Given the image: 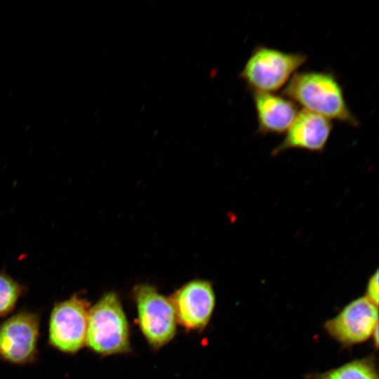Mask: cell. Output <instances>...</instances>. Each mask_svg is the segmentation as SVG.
I'll return each mask as SVG.
<instances>
[{
	"instance_id": "cell-9",
	"label": "cell",
	"mask_w": 379,
	"mask_h": 379,
	"mask_svg": "<svg viewBox=\"0 0 379 379\" xmlns=\"http://www.w3.org/2000/svg\"><path fill=\"white\" fill-rule=\"evenodd\" d=\"M331 129V120L303 109L298 112L284 140L272 151V154L277 155L290 149L321 152L326 147Z\"/></svg>"
},
{
	"instance_id": "cell-5",
	"label": "cell",
	"mask_w": 379,
	"mask_h": 379,
	"mask_svg": "<svg viewBox=\"0 0 379 379\" xmlns=\"http://www.w3.org/2000/svg\"><path fill=\"white\" fill-rule=\"evenodd\" d=\"M88 301L75 293L56 303L51 313L48 339L58 350L74 354L86 345Z\"/></svg>"
},
{
	"instance_id": "cell-10",
	"label": "cell",
	"mask_w": 379,
	"mask_h": 379,
	"mask_svg": "<svg viewBox=\"0 0 379 379\" xmlns=\"http://www.w3.org/2000/svg\"><path fill=\"white\" fill-rule=\"evenodd\" d=\"M253 100L261 134L286 132L298 113L294 102L272 93L253 91Z\"/></svg>"
},
{
	"instance_id": "cell-13",
	"label": "cell",
	"mask_w": 379,
	"mask_h": 379,
	"mask_svg": "<svg viewBox=\"0 0 379 379\" xmlns=\"http://www.w3.org/2000/svg\"><path fill=\"white\" fill-rule=\"evenodd\" d=\"M366 295L372 303L378 306V270L371 277L366 287Z\"/></svg>"
},
{
	"instance_id": "cell-4",
	"label": "cell",
	"mask_w": 379,
	"mask_h": 379,
	"mask_svg": "<svg viewBox=\"0 0 379 379\" xmlns=\"http://www.w3.org/2000/svg\"><path fill=\"white\" fill-rule=\"evenodd\" d=\"M140 329L155 349L175 336L177 320L172 301L149 284H138L133 290Z\"/></svg>"
},
{
	"instance_id": "cell-12",
	"label": "cell",
	"mask_w": 379,
	"mask_h": 379,
	"mask_svg": "<svg viewBox=\"0 0 379 379\" xmlns=\"http://www.w3.org/2000/svg\"><path fill=\"white\" fill-rule=\"evenodd\" d=\"M23 291V286L10 275L0 273V317L13 310Z\"/></svg>"
},
{
	"instance_id": "cell-6",
	"label": "cell",
	"mask_w": 379,
	"mask_h": 379,
	"mask_svg": "<svg viewBox=\"0 0 379 379\" xmlns=\"http://www.w3.org/2000/svg\"><path fill=\"white\" fill-rule=\"evenodd\" d=\"M39 317L30 312H18L0 326V356L6 361L24 364L36 355Z\"/></svg>"
},
{
	"instance_id": "cell-8",
	"label": "cell",
	"mask_w": 379,
	"mask_h": 379,
	"mask_svg": "<svg viewBox=\"0 0 379 379\" xmlns=\"http://www.w3.org/2000/svg\"><path fill=\"white\" fill-rule=\"evenodd\" d=\"M177 323L187 331H201L208 324L215 305L212 284L192 280L182 286L170 298Z\"/></svg>"
},
{
	"instance_id": "cell-11",
	"label": "cell",
	"mask_w": 379,
	"mask_h": 379,
	"mask_svg": "<svg viewBox=\"0 0 379 379\" xmlns=\"http://www.w3.org/2000/svg\"><path fill=\"white\" fill-rule=\"evenodd\" d=\"M314 379H378L373 359H363L314 376Z\"/></svg>"
},
{
	"instance_id": "cell-7",
	"label": "cell",
	"mask_w": 379,
	"mask_h": 379,
	"mask_svg": "<svg viewBox=\"0 0 379 379\" xmlns=\"http://www.w3.org/2000/svg\"><path fill=\"white\" fill-rule=\"evenodd\" d=\"M378 306L366 297L347 305L340 313L328 320L324 328L328 334L344 345H352L368 340L378 324Z\"/></svg>"
},
{
	"instance_id": "cell-1",
	"label": "cell",
	"mask_w": 379,
	"mask_h": 379,
	"mask_svg": "<svg viewBox=\"0 0 379 379\" xmlns=\"http://www.w3.org/2000/svg\"><path fill=\"white\" fill-rule=\"evenodd\" d=\"M282 96L302 106L304 109L352 126L359 121L350 110L343 89L328 72H295L281 92Z\"/></svg>"
},
{
	"instance_id": "cell-2",
	"label": "cell",
	"mask_w": 379,
	"mask_h": 379,
	"mask_svg": "<svg viewBox=\"0 0 379 379\" xmlns=\"http://www.w3.org/2000/svg\"><path fill=\"white\" fill-rule=\"evenodd\" d=\"M129 337L128 320L119 296L114 292L105 293L90 307L86 345L100 355L122 354L131 349Z\"/></svg>"
},
{
	"instance_id": "cell-14",
	"label": "cell",
	"mask_w": 379,
	"mask_h": 379,
	"mask_svg": "<svg viewBox=\"0 0 379 379\" xmlns=\"http://www.w3.org/2000/svg\"><path fill=\"white\" fill-rule=\"evenodd\" d=\"M372 335L373 336L374 343H375L376 347H378V325L374 329Z\"/></svg>"
},
{
	"instance_id": "cell-3",
	"label": "cell",
	"mask_w": 379,
	"mask_h": 379,
	"mask_svg": "<svg viewBox=\"0 0 379 379\" xmlns=\"http://www.w3.org/2000/svg\"><path fill=\"white\" fill-rule=\"evenodd\" d=\"M306 60L304 54L258 46L246 61L239 77L253 91L272 93L288 83Z\"/></svg>"
}]
</instances>
